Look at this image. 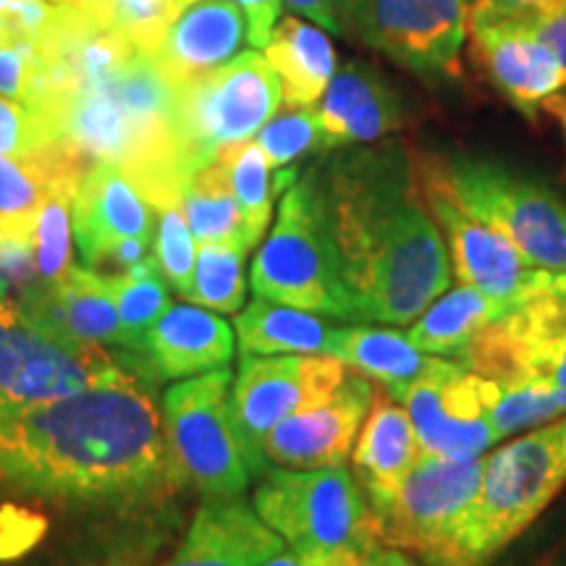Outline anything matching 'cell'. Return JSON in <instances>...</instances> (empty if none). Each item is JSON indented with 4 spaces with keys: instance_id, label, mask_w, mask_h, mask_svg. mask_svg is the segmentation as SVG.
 Wrapping results in <instances>:
<instances>
[{
    "instance_id": "1",
    "label": "cell",
    "mask_w": 566,
    "mask_h": 566,
    "mask_svg": "<svg viewBox=\"0 0 566 566\" xmlns=\"http://www.w3.org/2000/svg\"><path fill=\"white\" fill-rule=\"evenodd\" d=\"M317 174L359 323L412 325L454 273L417 155L401 142H373L338 153Z\"/></svg>"
},
{
    "instance_id": "2",
    "label": "cell",
    "mask_w": 566,
    "mask_h": 566,
    "mask_svg": "<svg viewBox=\"0 0 566 566\" xmlns=\"http://www.w3.org/2000/svg\"><path fill=\"white\" fill-rule=\"evenodd\" d=\"M184 483L158 407L129 373L0 415V485L55 499H132Z\"/></svg>"
},
{
    "instance_id": "3",
    "label": "cell",
    "mask_w": 566,
    "mask_h": 566,
    "mask_svg": "<svg viewBox=\"0 0 566 566\" xmlns=\"http://www.w3.org/2000/svg\"><path fill=\"white\" fill-rule=\"evenodd\" d=\"M564 488L566 415L483 457L475 499L430 566H491Z\"/></svg>"
},
{
    "instance_id": "4",
    "label": "cell",
    "mask_w": 566,
    "mask_h": 566,
    "mask_svg": "<svg viewBox=\"0 0 566 566\" xmlns=\"http://www.w3.org/2000/svg\"><path fill=\"white\" fill-rule=\"evenodd\" d=\"M250 283L263 300L359 323L317 171L304 174L283 192L271 237L252 260Z\"/></svg>"
},
{
    "instance_id": "5",
    "label": "cell",
    "mask_w": 566,
    "mask_h": 566,
    "mask_svg": "<svg viewBox=\"0 0 566 566\" xmlns=\"http://www.w3.org/2000/svg\"><path fill=\"white\" fill-rule=\"evenodd\" d=\"M420 160L472 216L506 237L527 265L566 273V200L556 189L480 155Z\"/></svg>"
},
{
    "instance_id": "6",
    "label": "cell",
    "mask_w": 566,
    "mask_h": 566,
    "mask_svg": "<svg viewBox=\"0 0 566 566\" xmlns=\"http://www.w3.org/2000/svg\"><path fill=\"white\" fill-rule=\"evenodd\" d=\"M252 506L294 551L365 556L378 546L373 509L344 464L268 470L252 495Z\"/></svg>"
},
{
    "instance_id": "7",
    "label": "cell",
    "mask_w": 566,
    "mask_h": 566,
    "mask_svg": "<svg viewBox=\"0 0 566 566\" xmlns=\"http://www.w3.org/2000/svg\"><path fill=\"white\" fill-rule=\"evenodd\" d=\"M231 380L229 367H218L166 391V438L176 470L205 499L244 495L252 478L231 422Z\"/></svg>"
},
{
    "instance_id": "8",
    "label": "cell",
    "mask_w": 566,
    "mask_h": 566,
    "mask_svg": "<svg viewBox=\"0 0 566 566\" xmlns=\"http://www.w3.org/2000/svg\"><path fill=\"white\" fill-rule=\"evenodd\" d=\"M281 80L263 53L244 51L187 87H181L179 132L189 166L200 171L223 147L254 139L279 113Z\"/></svg>"
},
{
    "instance_id": "9",
    "label": "cell",
    "mask_w": 566,
    "mask_h": 566,
    "mask_svg": "<svg viewBox=\"0 0 566 566\" xmlns=\"http://www.w3.org/2000/svg\"><path fill=\"white\" fill-rule=\"evenodd\" d=\"M118 370L103 344L63 342L0 294V415L80 394Z\"/></svg>"
},
{
    "instance_id": "10",
    "label": "cell",
    "mask_w": 566,
    "mask_h": 566,
    "mask_svg": "<svg viewBox=\"0 0 566 566\" xmlns=\"http://www.w3.org/2000/svg\"><path fill=\"white\" fill-rule=\"evenodd\" d=\"M346 373L344 363L321 354H242L229 409L252 475L268 472L263 441L275 424L334 396Z\"/></svg>"
},
{
    "instance_id": "11",
    "label": "cell",
    "mask_w": 566,
    "mask_h": 566,
    "mask_svg": "<svg viewBox=\"0 0 566 566\" xmlns=\"http://www.w3.org/2000/svg\"><path fill=\"white\" fill-rule=\"evenodd\" d=\"M470 0H354L346 38L428 82L462 76Z\"/></svg>"
},
{
    "instance_id": "12",
    "label": "cell",
    "mask_w": 566,
    "mask_h": 566,
    "mask_svg": "<svg viewBox=\"0 0 566 566\" xmlns=\"http://www.w3.org/2000/svg\"><path fill=\"white\" fill-rule=\"evenodd\" d=\"M480 475L483 457H422L399 493L373 512L378 546L405 551L424 566L433 564L475 499Z\"/></svg>"
},
{
    "instance_id": "13",
    "label": "cell",
    "mask_w": 566,
    "mask_h": 566,
    "mask_svg": "<svg viewBox=\"0 0 566 566\" xmlns=\"http://www.w3.org/2000/svg\"><path fill=\"white\" fill-rule=\"evenodd\" d=\"M405 405L422 457L480 459L501 441L493 428V380L436 357L420 378L391 394Z\"/></svg>"
},
{
    "instance_id": "14",
    "label": "cell",
    "mask_w": 566,
    "mask_h": 566,
    "mask_svg": "<svg viewBox=\"0 0 566 566\" xmlns=\"http://www.w3.org/2000/svg\"><path fill=\"white\" fill-rule=\"evenodd\" d=\"M467 40L475 66L522 116L535 118V113L564 90L556 55L516 13L470 0Z\"/></svg>"
},
{
    "instance_id": "15",
    "label": "cell",
    "mask_w": 566,
    "mask_h": 566,
    "mask_svg": "<svg viewBox=\"0 0 566 566\" xmlns=\"http://www.w3.org/2000/svg\"><path fill=\"white\" fill-rule=\"evenodd\" d=\"M417 168H420L424 202L443 233L451 268L459 281L501 302H520L522 296L535 292L551 271L527 265L506 237L472 216L443 187L441 179L428 166H422L420 155H417Z\"/></svg>"
},
{
    "instance_id": "16",
    "label": "cell",
    "mask_w": 566,
    "mask_h": 566,
    "mask_svg": "<svg viewBox=\"0 0 566 566\" xmlns=\"http://www.w3.org/2000/svg\"><path fill=\"white\" fill-rule=\"evenodd\" d=\"M373 396V380L349 370L334 396L275 424L263 441L265 462L289 470H321V467L344 464L370 412Z\"/></svg>"
},
{
    "instance_id": "17",
    "label": "cell",
    "mask_w": 566,
    "mask_h": 566,
    "mask_svg": "<svg viewBox=\"0 0 566 566\" xmlns=\"http://www.w3.org/2000/svg\"><path fill=\"white\" fill-rule=\"evenodd\" d=\"M71 231L84 268L105 273L113 252L153 239V205L116 163H92L71 200Z\"/></svg>"
},
{
    "instance_id": "18",
    "label": "cell",
    "mask_w": 566,
    "mask_h": 566,
    "mask_svg": "<svg viewBox=\"0 0 566 566\" xmlns=\"http://www.w3.org/2000/svg\"><path fill=\"white\" fill-rule=\"evenodd\" d=\"M19 304L40 328L63 342L129 349L116 307V275L74 265L61 281L34 286Z\"/></svg>"
},
{
    "instance_id": "19",
    "label": "cell",
    "mask_w": 566,
    "mask_h": 566,
    "mask_svg": "<svg viewBox=\"0 0 566 566\" xmlns=\"http://www.w3.org/2000/svg\"><path fill=\"white\" fill-rule=\"evenodd\" d=\"M247 45L250 27L233 0H195L184 6L150 55L168 80L187 87L237 59Z\"/></svg>"
},
{
    "instance_id": "20",
    "label": "cell",
    "mask_w": 566,
    "mask_h": 566,
    "mask_svg": "<svg viewBox=\"0 0 566 566\" xmlns=\"http://www.w3.org/2000/svg\"><path fill=\"white\" fill-rule=\"evenodd\" d=\"M317 113L331 150L373 145L407 124L401 95L378 69L365 61H346L325 87Z\"/></svg>"
},
{
    "instance_id": "21",
    "label": "cell",
    "mask_w": 566,
    "mask_h": 566,
    "mask_svg": "<svg viewBox=\"0 0 566 566\" xmlns=\"http://www.w3.org/2000/svg\"><path fill=\"white\" fill-rule=\"evenodd\" d=\"M286 548L250 501L205 499L168 566H263Z\"/></svg>"
},
{
    "instance_id": "22",
    "label": "cell",
    "mask_w": 566,
    "mask_h": 566,
    "mask_svg": "<svg viewBox=\"0 0 566 566\" xmlns=\"http://www.w3.org/2000/svg\"><path fill=\"white\" fill-rule=\"evenodd\" d=\"M420 459L422 449L405 405L386 388L375 391L370 412L352 449L354 478L373 512L384 509L399 493Z\"/></svg>"
},
{
    "instance_id": "23",
    "label": "cell",
    "mask_w": 566,
    "mask_h": 566,
    "mask_svg": "<svg viewBox=\"0 0 566 566\" xmlns=\"http://www.w3.org/2000/svg\"><path fill=\"white\" fill-rule=\"evenodd\" d=\"M231 325L200 304H171L145 338L142 357L155 378L184 380L226 367L233 357Z\"/></svg>"
},
{
    "instance_id": "24",
    "label": "cell",
    "mask_w": 566,
    "mask_h": 566,
    "mask_svg": "<svg viewBox=\"0 0 566 566\" xmlns=\"http://www.w3.org/2000/svg\"><path fill=\"white\" fill-rule=\"evenodd\" d=\"M87 168L90 163L63 142L27 155H0V221L34 244L40 210L51 197H74Z\"/></svg>"
},
{
    "instance_id": "25",
    "label": "cell",
    "mask_w": 566,
    "mask_h": 566,
    "mask_svg": "<svg viewBox=\"0 0 566 566\" xmlns=\"http://www.w3.org/2000/svg\"><path fill=\"white\" fill-rule=\"evenodd\" d=\"M263 51L281 80L283 103L292 108H313L321 103L338 69L334 45L321 27L300 17L279 19Z\"/></svg>"
},
{
    "instance_id": "26",
    "label": "cell",
    "mask_w": 566,
    "mask_h": 566,
    "mask_svg": "<svg viewBox=\"0 0 566 566\" xmlns=\"http://www.w3.org/2000/svg\"><path fill=\"white\" fill-rule=\"evenodd\" d=\"M512 304L514 302L493 300V296H488L475 286L459 283L451 292L446 289V292L438 296L412 325H409L407 336L409 342L424 354L462 363V357L472 346V342H475L493 321H499Z\"/></svg>"
},
{
    "instance_id": "27",
    "label": "cell",
    "mask_w": 566,
    "mask_h": 566,
    "mask_svg": "<svg viewBox=\"0 0 566 566\" xmlns=\"http://www.w3.org/2000/svg\"><path fill=\"white\" fill-rule=\"evenodd\" d=\"M325 357H334L349 370H357L373 384L396 394L412 384L433 363V354H424L409 342L407 334L394 328H370V325H349L334 328Z\"/></svg>"
},
{
    "instance_id": "28",
    "label": "cell",
    "mask_w": 566,
    "mask_h": 566,
    "mask_svg": "<svg viewBox=\"0 0 566 566\" xmlns=\"http://www.w3.org/2000/svg\"><path fill=\"white\" fill-rule=\"evenodd\" d=\"M237 342L242 354H321L325 357L331 344V328L323 315L304 313V310L289 307L271 300H252L242 313L237 315Z\"/></svg>"
},
{
    "instance_id": "29",
    "label": "cell",
    "mask_w": 566,
    "mask_h": 566,
    "mask_svg": "<svg viewBox=\"0 0 566 566\" xmlns=\"http://www.w3.org/2000/svg\"><path fill=\"white\" fill-rule=\"evenodd\" d=\"M181 212L197 244H244L242 210L233 197L229 174L218 158L195 171L192 179L187 181L181 195Z\"/></svg>"
},
{
    "instance_id": "30",
    "label": "cell",
    "mask_w": 566,
    "mask_h": 566,
    "mask_svg": "<svg viewBox=\"0 0 566 566\" xmlns=\"http://www.w3.org/2000/svg\"><path fill=\"white\" fill-rule=\"evenodd\" d=\"M218 160L223 163L226 174H229L233 197L242 210V239L252 250L271 226L275 195V181L271 179L273 168L254 139L223 147L218 153Z\"/></svg>"
},
{
    "instance_id": "31",
    "label": "cell",
    "mask_w": 566,
    "mask_h": 566,
    "mask_svg": "<svg viewBox=\"0 0 566 566\" xmlns=\"http://www.w3.org/2000/svg\"><path fill=\"white\" fill-rule=\"evenodd\" d=\"M55 3L87 13L108 30L124 34L145 53L158 51L168 27L181 11L174 0H55Z\"/></svg>"
},
{
    "instance_id": "32",
    "label": "cell",
    "mask_w": 566,
    "mask_h": 566,
    "mask_svg": "<svg viewBox=\"0 0 566 566\" xmlns=\"http://www.w3.org/2000/svg\"><path fill=\"white\" fill-rule=\"evenodd\" d=\"M244 244H197L195 281L187 300L216 313H239L247 296Z\"/></svg>"
},
{
    "instance_id": "33",
    "label": "cell",
    "mask_w": 566,
    "mask_h": 566,
    "mask_svg": "<svg viewBox=\"0 0 566 566\" xmlns=\"http://www.w3.org/2000/svg\"><path fill=\"white\" fill-rule=\"evenodd\" d=\"M116 307L118 317H122L126 342H129V352L142 357L145 338L150 334L155 321L171 307L166 281H163L155 258H145L132 271L116 275Z\"/></svg>"
},
{
    "instance_id": "34",
    "label": "cell",
    "mask_w": 566,
    "mask_h": 566,
    "mask_svg": "<svg viewBox=\"0 0 566 566\" xmlns=\"http://www.w3.org/2000/svg\"><path fill=\"white\" fill-rule=\"evenodd\" d=\"M254 142L265 153L271 168H286L304 155L331 150L315 105L313 108H292V105H286L283 111L279 108L271 122L254 134Z\"/></svg>"
},
{
    "instance_id": "35",
    "label": "cell",
    "mask_w": 566,
    "mask_h": 566,
    "mask_svg": "<svg viewBox=\"0 0 566 566\" xmlns=\"http://www.w3.org/2000/svg\"><path fill=\"white\" fill-rule=\"evenodd\" d=\"M71 200L74 197L59 195L45 202L40 210L38 229L32 244V271L42 283H55L66 275L71 263Z\"/></svg>"
},
{
    "instance_id": "36",
    "label": "cell",
    "mask_w": 566,
    "mask_h": 566,
    "mask_svg": "<svg viewBox=\"0 0 566 566\" xmlns=\"http://www.w3.org/2000/svg\"><path fill=\"white\" fill-rule=\"evenodd\" d=\"M155 263H158L163 279L187 300L195 281L197 242L184 218L181 205L158 210V233H155Z\"/></svg>"
},
{
    "instance_id": "37",
    "label": "cell",
    "mask_w": 566,
    "mask_h": 566,
    "mask_svg": "<svg viewBox=\"0 0 566 566\" xmlns=\"http://www.w3.org/2000/svg\"><path fill=\"white\" fill-rule=\"evenodd\" d=\"M42 71L38 40L9 38L0 40V97L27 105L32 101Z\"/></svg>"
},
{
    "instance_id": "38",
    "label": "cell",
    "mask_w": 566,
    "mask_h": 566,
    "mask_svg": "<svg viewBox=\"0 0 566 566\" xmlns=\"http://www.w3.org/2000/svg\"><path fill=\"white\" fill-rule=\"evenodd\" d=\"M53 142L51 129L38 113L0 97V155H27Z\"/></svg>"
},
{
    "instance_id": "39",
    "label": "cell",
    "mask_w": 566,
    "mask_h": 566,
    "mask_svg": "<svg viewBox=\"0 0 566 566\" xmlns=\"http://www.w3.org/2000/svg\"><path fill=\"white\" fill-rule=\"evenodd\" d=\"M551 48L562 66L564 90H566V0H551L543 9L530 13H516Z\"/></svg>"
},
{
    "instance_id": "40",
    "label": "cell",
    "mask_w": 566,
    "mask_h": 566,
    "mask_svg": "<svg viewBox=\"0 0 566 566\" xmlns=\"http://www.w3.org/2000/svg\"><path fill=\"white\" fill-rule=\"evenodd\" d=\"M281 3L300 17L315 21V27L321 30L346 38L354 0H281Z\"/></svg>"
},
{
    "instance_id": "41",
    "label": "cell",
    "mask_w": 566,
    "mask_h": 566,
    "mask_svg": "<svg viewBox=\"0 0 566 566\" xmlns=\"http://www.w3.org/2000/svg\"><path fill=\"white\" fill-rule=\"evenodd\" d=\"M244 11L247 27H250V45L265 48L273 27L279 24L281 0H233Z\"/></svg>"
},
{
    "instance_id": "42",
    "label": "cell",
    "mask_w": 566,
    "mask_h": 566,
    "mask_svg": "<svg viewBox=\"0 0 566 566\" xmlns=\"http://www.w3.org/2000/svg\"><path fill=\"white\" fill-rule=\"evenodd\" d=\"M546 380H548L551 391H554L558 405H562L564 415H566V328H564L562 338H558L554 354H551V359H548Z\"/></svg>"
},
{
    "instance_id": "43",
    "label": "cell",
    "mask_w": 566,
    "mask_h": 566,
    "mask_svg": "<svg viewBox=\"0 0 566 566\" xmlns=\"http://www.w3.org/2000/svg\"><path fill=\"white\" fill-rule=\"evenodd\" d=\"M342 554H310V551L283 548L281 554L268 558L263 566H331Z\"/></svg>"
},
{
    "instance_id": "44",
    "label": "cell",
    "mask_w": 566,
    "mask_h": 566,
    "mask_svg": "<svg viewBox=\"0 0 566 566\" xmlns=\"http://www.w3.org/2000/svg\"><path fill=\"white\" fill-rule=\"evenodd\" d=\"M3 258H30L32 260V242L21 239L9 223L0 221V260Z\"/></svg>"
},
{
    "instance_id": "45",
    "label": "cell",
    "mask_w": 566,
    "mask_h": 566,
    "mask_svg": "<svg viewBox=\"0 0 566 566\" xmlns=\"http://www.w3.org/2000/svg\"><path fill=\"white\" fill-rule=\"evenodd\" d=\"M359 566H420V564H417L409 554H405V551L375 546L363 556Z\"/></svg>"
},
{
    "instance_id": "46",
    "label": "cell",
    "mask_w": 566,
    "mask_h": 566,
    "mask_svg": "<svg viewBox=\"0 0 566 566\" xmlns=\"http://www.w3.org/2000/svg\"><path fill=\"white\" fill-rule=\"evenodd\" d=\"M527 566H566V525L562 530V535H558L551 546L543 548Z\"/></svg>"
},
{
    "instance_id": "47",
    "label": "cell",
    "mask_w": 566,
    "mask_h": 566,
    "mask_svg": "<svg viewBox=\"0 0 566 566\" xmlns=\"http://www.w3.org/2000/svg\"><path fill=\"white\" fill-rule=\"evenodd\" d=\"M483 3L504 13H530V11L543 9V6H548L551 0H483Z\"/></svg>"
},
{
    "instance_id": "48",
    "label": "cell",
    "mask_w": 566,
    "mask_h": 566,
    "mask_svg": "<svg viewBox=\"0 0 566 566\" xmlns=\"http://www.w3.org/2000/svg\"><path fill=\"white\" fill-rule=\"evenodd\" d=\"M543 108H546V111L551 113V116H554L556 122L562 124L564 137H566V95H554L546 105H543Z\"/></svg>"
},
{
    "instance_id": "49",
    "label": "cell",
    "mask_w": 566,
    "mask_h": 566,
    "mask_svg": "<svg viewBox=\"0 0 566 566\" xmlns=\"http://www.w3.org/2000/svg\"><path fill=\"white\" fill-rule=\"evenodd\" d=\"M359 562H363V556L359 554H342L331 566H359Z\"/></svg>"
},
{
    "instance_id": "50",
    "label": "cell",
    "mask_w": 566,
    "mask_h": 566,
    "mask_svg": "<svg viewBox=\"0 0 566 566\" xmlns=\"http://www.w3.org/2000/svg\"><path fill=\"white\" fill-rule=\"evenodd\" d=\"M176 6H179V9H184V6H189V3H195V0H174Z\"/></svg>"
}]
</instances>
